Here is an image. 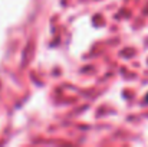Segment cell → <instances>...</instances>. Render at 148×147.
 <instances>
[{"label": "cell", "mask_w": 148, "mask_h": 147, "mask_svg": "<svg viewBox=\"0 0 148 147\" xmlns=\"http://www.w3.org/2000/svg\"><path fill=\"white\" fill-rule=\"evenodd\" d=\"M147 101H148V97H147Z\"/></svg>", "instance_id": "6da1fadb"}]
</instances>
